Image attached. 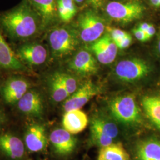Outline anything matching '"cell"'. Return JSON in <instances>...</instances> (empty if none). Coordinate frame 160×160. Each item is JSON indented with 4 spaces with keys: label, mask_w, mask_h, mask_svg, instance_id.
I'll return each mask as SVG.
<instances>
[{
    "label": "cell",
    "mask_w": 160,
    "mask_h": 160,
    "mask_svg": "<svg viewBox=\"0 0 160 160\" xmlns=\"http://www.w3.org/2000/svg\"><path fill=\"white\" fill-rule=\"evenodd\" d=\"M0 24L12 39H32L42 30L40 17L29 0L22 2L12 10L0 16Z\"/></svg>",
    "instance_id": "6da1fadb"
},
{
    "label": "cell",
    "mask_w": 160,
    "mask_h": 160,
    "mask_svg": "<svg viewBox=\"0 0 160 160\" xmlns=\"http://www.w3.org/2000/svg\"><path fill=\"white\" fill-rule=\"evenodd\" d=\"M91 138L92 142L103 147L113 143L118 137L119 130L113 122L102 117L92 119L90 126Z\"/></svg>",
    "instance_id": "5b68a950"
},
{
    "label": "cell",
    "mask_w": 160,
    "mask_h": 160,
    "mask_svg": "<svg viewBox=\"0 0 160 160\" xmlns=\"http://www.w3.org/2000/svg\"><path fill=\"white\" fill-rule=\"evenodd\" d=\"M90 3L95 8H99L103 5L104 0H88Z\"/></svg>",
    "instance_id": "4dcf8cb0"
},
{
    "label": "cell",
    "mask_w": 160,
    "mask_h": 160,
    "mask_svg": "<svg viewBox=\"0 0 160 160\" xmlns=\"http://www.w3.org/2000/svg\"></svg>",
    "instance_id": "d590c367"
},
{
    "label": "cell",
    "mask_w": 160,
    "mask_h": 160,
    "mask_svg": "<svg viewBox=\"0 0 160 160\" xmlns=\"http://www.w3.org/2000/svg\"><path fill=\"white\" fill-rule=\"evenodd\" d=\"M7 121V117L4 110L0 107V127L3 126Z\"/></svg>",
    "instance_id": "f1b7e54d"
},
{
    "label": "cell",
    "mask_w": 160,
    "mask_h": 160,
    "mask_svg": "<svg viewBox=\"0 0 160 160\" xmlns=\"http://www.w3.org/2000/svg\"><path fill=\"white\" fill-rule=\"evenodd\" d=\"M16 55L24 65L37 67L46 62L48 52L42 44L32 42L24 43L18 47Z\"/></svg>",
    "instance_id": "9c48e42d"
},
{
    "label": "cell",
    "mask_w": 160,
    "mask_h": 160,
    "mask_svg": "<svg viewBox=\"0 0 160 160\" xmlns=\"http://www.w3.org/2000/svg\"><path fill=\"white\" fill-rule=\"evenodd\" d=\"M132 37L130 34H128L124 38L115 42L118 48L120 49H123L128 48L131 45L132 42Z\"/></svg>",
    "instance_id": "4316f807"
},
{
    "label": "cell",
    "mask_w": 160,
    "mask_h": 160,
    "mask_svg": "<svg viewBox=\"0 0 160 160\" xmlns=\"http://www.w3.org/2000/svg\"><path fill=\"white\" fill-rule=\"evenodd\" d=\"M109 109L114 118L123 124L133 125L141 120L140 110L133 95L114 98L110 103Z\"/></svg>",
    "instance_id": "7a4b0ae2"
},
{
    "label": "cell",
    "mask_w": 160,
    "mask_h": 160,
    "mask_svg": "<svg viewBox=\"0 0 160 160\" xmlns=\"http://www.w3.org/2000/svg\"><path fill=\"white\" fill-rule=\"evenodd\" d=\"M155 32H156V30L155 29L154 26L152 24H150L148 30L146 32V34L148 40H149L154 35Z\"/></svg>",
    "instance_id": "f546056e"
},
{
    "label": "cell",
    "mask_w": 160,
    "mask_h": 160,
    "mask_svg": "<svg viewBox=\"0 0 160 160\" xmlns=\"http://www.w3.org/2000/svg\"><path fill=\"white\" fill-rule=\"evenodd\" d=\"M91 49L100 63L109 64L116 57L118 48L110 36L106 34L94 41Z\"/></svg>",
    "instance_id": "7c38bea8"
},
{
    "label": "cell",
    "mask_w": 160,
    "mask_h": 160,
    "mask_svg": "<svg viewBox=\"0 0 160 160\" xmlns=\"http://www.w3.org/2000/svg\"><path fill=\"white\" fill-rule=\"evenodd\" d=\"M144 7L138 1L126 3L112 1L106 6V12L115 21L128 23L140 18L143 15Z\"/></svg>",
    "instance_id": "277c9868"
},
{
    "label": "cell",
    "mask_w": 160,
    "mask_h": 160,
    "mask_svg": "<svg viewBox=\"0 0 160 160\" xmlns=\"http://www.w3.org/2000/svg\"><path fill=\"white\" fill-rule=\"evenodd\" d=\"M137 160H160V141L149 138L138 144Z\"/></svg>",
    "instance_id": "ffe728a7"
},
{
    "label": "cell",
    "mask_w": 160,
    "mask_h": 160,
    "mask_svg": "<svg viewBox=\"0 0 160 160\" xmlns=\"http://www.w3.org/2000/svg\"><path fill=\"white\" fill-rule=\"evenodd\" d=\"M150 2L155 7H160V0H150Z\"/></svg>",
    "instance_id": "d6a6232c"
},
{
    "label": "cell",
    "mask_w": 160,
    "mask_h": 160,
    "mask_svg": "<svg viewBox=\"0 0 160 160\" xmlns=\"http://www.w3.org/2000/svg\"><path fill=\"white\" fill-rule=\"evenodd\" d=\"M97 160H130V156L120 142L101 147Z\"/></svg>",
    "instance_id": "44dd1931"
},
{
    "label": "cell",
    "mask_w": 160,
    "mask_h": 160,
    "mask_svg": "<svg viewBox=\"0 0 160 160\" xmlns=\"http://www.w3.org/2000/svg\"><path fill=\"white\" fill-rule=\"evenodd\" d=\"M58 74L70 96L77 90V80L71 75L62 72H58Z\"/></svg>",
    "instance_id": "d4e9b609"
},
{
    "label": "cell",
    "mask_w": 160,
    "mask_h": 160,
    "mask_svg": "<svg viewBox=\"0 0 160 160\" xmlns=\"http://www.w3.org/2000/svg\"><path fill=\"white\" fill-rule=\"evenodd\" d=\"M87 114L81 109H75L65 112L62 119L63 128L72 135L84 131L88 125Z\"/></svg>",
    "instance_id": "ac0fdd59"
},
{
    "label": "cell",
    "mask_w": 160,
    "mask_h": 160,
    "mask_svg": "<svg viewBox=\"0 0 160 160\" xmlns=\"http://www.w3.org/2000/svg\"><path fill=\"white\" fill-rule=\"evenodd\" d=\"M17 108L23 114L32 118H40L43 113V97L38 91L30 89L17 102Z\"/></svg>",
    "instance_id": "30bf717a"
},
{
    "label": "cell",
    "mask_w": 160,
    "mask_h": 160,
    "mask_svg": "<svg viewBox=\"0 0 160 160\" xmlns=\"http://www.w3.org/2000/svg\"><path fill=\"white\" fill-rule=\"evenodd\" d=\"M0 67L2 68L26 72L28 67L24 65L17 57L16 53L12 51L6 42L0 32Z\"/></svg>",
    "instance_id": "2e32d148"
},
{
    "label": "cell",
    "mask_w": 160,
    "mask_h": 160,
    "mask_svg": "<svg viewBox=\"0 0 160 160\" xmlns=\"http://www.w3.org/2000/svg\"><path fill=\"white\" fill-rule=\"evenodd\" d=\"M49 140L58 154H71L76 147L77 140L72 133L63 129H56L52 132Z\"/></svg>",
    "instance_id": "5bb4252c"
},
{
    "label": "cell",
    "mask_w": 160,
    "mask_h": 160,
    "mask_svg": "<svg viewBox=\"0 0 160 160\" xmlns=\"http://www.w3.org/2000/svg\"><path fill=\"white\" fill-rule=\"evenodd\" d=\"M150 68L146 62L140 59H126L119 62L115 68L119 79L126 82H134L148 74Z\"/></svg>",
    "instance_id": "8992f818"
},
{
    "label": "cell",
    "mask_w": 160,
    "mask_h": 160,
    "mask_svg": "<svg viewBox=\"0 0 160 160\" xmlns=\"http://www.w3.org/2000/svg\"><path fill=\"white\" fill-rule=\"evenodd\" d=\"M149 26H150V24H148V23H141V24L139 25V29H141V30H142L143 32L146 33L148 29Z\"/></svg>",
    "instance_id": "1f68e13d"
},
{
    "label": "cell",
    "mask_w": 160,
    "mask_h": 160,
    "mask_svg": "<svg viewBox=\"0 0 160 160\" xmlns=\"http://www.w3.org/2000/svg\"><path fill=\"white\" fill-rule=\"evenodd\" d=\"M49 88L52 98L56 103L63 102L69 97V94L61 80L58 72L55 73L51 78Z\"/></svg>",
    "instance_id": "603a6c76"
},
{
    "label": "cell",
    "mask_w": 160,
    "mask_h": 160,
    "mask_svg": "<svg viewBox=\"0 0 160 160\" xmlns=\"http://www.w3.org/2000/svg\"><path fill=\"white\" fill-rule=\"evenodd\" d=\"M78 29L81 39L85 42H92L101 37L104 31L105 25L96 14L87 12L80 16Z\"/></svg>",
    "instance_id": "52a82bcc"
},
{
    "label": "cell",
    "mask_w": 160,
    "mask_h": 160,
    "mask_svg": "<svg viewBox=\"0 0 160 160\" xmlns=\"http://www.w3.org/2000/svg\"><path fill=\"white\" fill-rule=\"evenodd\" d=\"M58 13L64 22H68L74 17L77 9L74 0H58Z\"/></svg>",
    "instance_id": "cb8c5ba5"
},
{
    "label": "cell",
    "mask_w": 160,
    "mask_h": 160,
    "mask_svg": "<svg viewBox=\"0 0 160 160\" xmlns=\"http://www.w3.org/2000/svg\"><path fill=\"white\" fill-rule=\"evenodd\" d=\"M69 66L71 69L82 74L95 73L98 69L96 60L86 51L78 52L69 62Z\"/></svg>",
    "instance_id": "d6986e66"
},
{
    "label": "cell",
    "mask_w": 160,
    "mask_h": 160,
    "mask_svg": "<svg viewBox=\"0 0 160 160\" xmlns=\"http://www.w3.org/2000/svg\"><path fill=\"white\" fill-rule=\"evenodd\" d=\"M157 49L158 53L160 55V32L158 36V39H157Z\"/></svg>",
    "instance_id": "836d02e7"
},
{
    "label": "cell",
    "mask_w": 160,
    "mask_h": 160,
    "mask_svg": "<svg viewBox=\"0 0 160 160\" xmlns=\"http://www.w3.org/2000/svg\"><path fill=\"white\" fill-rule=\"evenodd\" d=\"M133 32L135 37L137 38V40L140 41V42H145L148 40L146 33L141 30V29L138 28V29H135L133 30Z\"/></svg>",
    "instance_id": "83f0119b"
},
{
    "label": "cell",
    "mask_w": 160,
    "mask_h": 160,
    "mask_svg": "<svg viewBox=\"0 0 160 160\" xmlns=\"http://www.w3.org/2000/svg\"><path fill=\"white\" fill-rule=\"evenodd\" d=\"M26 147L32 152L44 151L48 144L46 131L44 126L39 123H33L28 128L24 137Z\"/></svg>",
    "instance_id": "4fadbf2b"
},
{
    "label": "cell",
    "mask_w": 160,
    "mask_h": 160,
    "mask_svg": "<svg viewBox=\"0 0 160 160\" xmlns=\"http://www.w3.org/2000/svg\"><path fill=\"white\" fill-rule=\"evenodd\" d=\"M84 0H74V1L77 3H82Z\"/></svg>",
    "instance_id": "e575fe53"
},
{
    "label": "cell",
    "mask_w": 160,
    "mask_h": 160,
    "mask_svg": "<svg viewBox=\"0 0 160 160\" xmlns=\"http://www.w3.org/2000/svg\"><path fill=\"white\" fill-rule=\"evenodd\" d=\"M98 92V87L92 81L86 82L65 100L63 106L65 112L81 109L92 98L96 96Z\"/></svg>",
    "instance_id": "8fae6325"
},
{
    "label": "cell",
    "mask_w": 160,
    "mask_h": 160,
    "mask_svg": "<svg viewBox=\"0 0 160 160\" xmlns=\"http://www.w3.org/2000/svg\"><path fill=\"white\" fill-rule=\"evenodd\" d=\"M142 104L149 119L160 129V96L145 97Z\"/></svg>",
    "instance_id": "7402d4cb"
},
{
    "label": "cell",
    "mask_w": 160,
    "mask_h": 160,
    "mask_svg": "<svg viewBox=\"0 0 160 160\" xmlns=\"http://www.w3.org/2000/svg\"><path fill=\"white\" fill-rule=\"evenodd\" d=\"M49 43L53 54L59 58L70 55L75 51L78 45L74 32L65 27L53 29L49 35Z\"/></svg>",
    "instance_id": "3957f363"
},
{
    "label": "cell",
    "mask_w": 160,
    "mask_h": 160,
    "mask_svg": "<svg viewBox=\"0 0 160 160\" xmlns=\"http://www.w3.org/2000/svg\"><path fill=\"white\" fill-rule=\"evenodd\" d=\"M0 151L11 160H20L24 155V144L19 138L11 133H1Z\"/></svg>",
    "instance_id": "9a60e30c"
},
{
    "label": "cell",
    "mask_w": 160,
    "mask_h": 160,
    "mask_svg": "<svg viewBox=\"0 0 160 160\" xmlns=\"http://www.w3.org/2000/svg\"><path fill=\"white\" fill-rule=\"evenodd\" d=\"M28 80L20 76H12L1 87V94L7 104H14L30 89Z\"/></svg>",
    "instance_id": "ba28073f"
},
{
    "label": "cell",
    "mask_w": 160,
    "mask_h": 160,
    "mask_svg": "<svg viewBox=\"0 0 160 160\" xmlns=\"http://www.w3.org/2000/svg\"><path fill=\"white\" fill-rule=\"evenodd\" d=\"M108 30L110 33V36L114 40V42H116L120 39L124 38L128 33H127L125 31L119 29H114V28H108Z\"/></svg>",
    "instance_id": "484cf974"
},
{
    "label": "cell",
    "mask_w": 160,
    "mask_h": 160,
    "mask_svg": "<svg viewBox=\"0 0 160 160\" xmlns=\"http://www.w3.org/2000/svg\"><path fill=\"white\" fill-rule=\"evenodd\" d=\"M29 1L40 17L43 29L53 22L58 12L55 0H29Z\"/></svg>",
    "instance_id": "e0dca14e"
}]
</instances>
